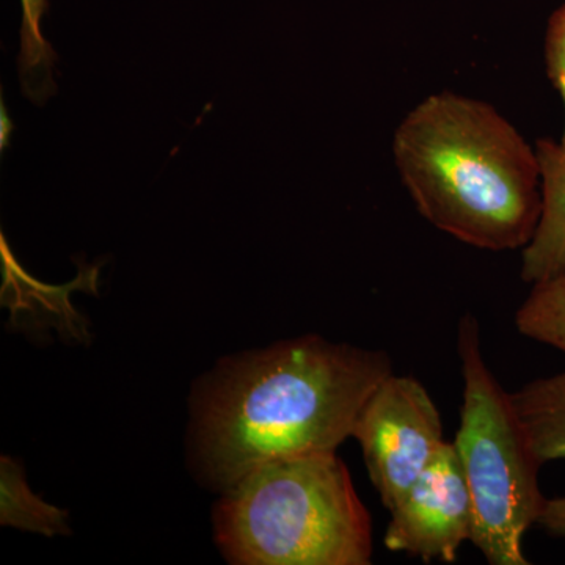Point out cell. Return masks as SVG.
Listing matches in <instances>:
<instances>
[{
  "label": "cell",
  "instance_id": "5b68a950",
  "mask_svg": "<svg viewBox=\"0 0 565 565\" xmlns=\"http://www.w3.org/2000/svg\"><path fill=\"white\" fill-rule=\"evenodd\" d=\"M352 437L386 511L418 481L446 445L440 412L412 375H386L364 403Z\"/></svg>",
  "mask_w": 565,
  "mask_h": 565
},
{
  "label": "cell",
  "instance_id": "6da1fadb",
  "mask_svg": "<svg viewBox=\"0 0 565 565\" xmlns=\"http://www.w3.org/2000/svg\"><path fill=\"white\" fill-rule=\"evenodd\" d=\"M392 373L385 351L318 334L225 360L193 404L196 468L225 492L264 463L337 452L367 397Z\"/></svg>",
  "mask_w": 565,
  "mask_h": 565
},
{
  "label": "cell",
  "instance_id": "ba28073f",
  "mask_svg": "<svg viewBox=\"0 0 565 565\" xmlns=\"http://www.w3.org/2000/svg\"><path fill=\"white\" fill-rule=\"evenodd\" d=\"M509 394L539 462L565 460V371Z\"/></svg>",
  "mask_w": 565,
  "mask_h": 565
},
{
  "label": "cell",
  "instance_id": "7c38bea8",
  "mask_svg": "<svg viewBox=\"0 0 565 565\" xmlns=\"http://www.w3.org/2000/svg\"><path fill=\"white\" fill-rule=\"evenodd\" d=\"M545 62L546 74L559 92L565 109V3L550 18L545 36ZM559 143L565 148V122Z\"/></svg>",
  "mask_w": 565,
  "mask_h": 565
},
{
  "label": "cell",
  "instance_id": "8fae6325",
  "mask_svg": "<svg viewBox=\"0 0 565 565\" xmlns=\"http://www.w3.org/2000/svg\"><path fill=\"white\" fill-rule=\"evenodd\" d=\"M515 327L522 337L565 355V270L533 285L516 310Z\"/></svg>",
  "mask_w": 565,
  "mask_h": 565
},
{
  "label": "cell",
  "instance_id": "4fadbf2b",
  "mask_svg": "<svg viewBox=\"0 0 565 565\" xmlns=\"http://www.w3.org/2000/svg\"><path fill=\"white\" fill-rule=\"evenodd\" d=\"M537 525L555 537H565V494L546 500Z\"/></svg>",
  "mask_w": 565,
  "mask_h": 565
},
{
  "label": "cell",
  "instance_id": "277c9868",
  "mask_svg": "<svg viewBox=\"0 0 565 565\" xmlns=\"http://www.w3.org/2000/svg\"><path fill=\"white\" fill-rule=\"evenodd\" d=\"M473 315L460 318L457 353L463 393L455 448L470 492V542L490 565H527L523 542L537 525L546 498L539 486L542 463L505 392L490 371Z\"/></svg>",
  "mask_w": 565,
  "mask_h": 565
},
{
  "label": "cell",
  "instance_id": "8992f818",
  "mask_svg": "<svg viewBox=\"0 0 565 565\" xmlns=\"http://www.w3.org/2000/svg\"><path fill=\"white\" fill-rule=\"evenodd\" d=\"M390 515L386 550L426 564L455 563L459 550L471 539L473 512L452 441H446Z\"/></svg>",
  "mask_w": 565,
  "mask_h": 565
},
{
  "label": "cell",
  "instance_id": "7a4b0ae2",
  "mask_svg": "<svg viewBox=\"0 0 565 565\" xmlns=\"http://www.w3.org/2000/svg\"><path fill=\"white\" fill-rule=\"evenodd\" d=\"M393 158L430 225L479 250L525 248L542 211L535 148L489 103L434 93L408 111Z\"/></svg>",
  "mask_w": 565,
  "mask_h": 565
},
{
  "label": "cell",
  "instance_id": "3957f363",
  "mask_svg": "<svg viewBox=\"0 0 565 565\" xmlns=\"http://www.w3.org/2000/svg\"><path fill=\"white\" fill-rule=\"evenodd\" d=\"M214 526L233 564H373V520L337 452L255 468L223 492Z\"/></svg>",
  "mask_w": 565,
  "mask_h": 565
},
{
  "label": "cell",
  "instance_id": "9c48e42d",
  "mask_svg": "<svg viewBox=\"0 0 565 565\" xmlns=\"http://www.w3.org/2000/svg\"><path fill=\"white\" fill-rule=\"evenodd\" d=\"M0 523L47 537L71 533L68 512L36 497L20 463L6 456L0 460Z\"/></svg>",
  "mask_w": 565,
  "mask_h": 565
},
{
  "label": "cell",
  "instance_id": "30bf717a",
  "mask_svg": "<svg viewBox=\"0 0 565 565\" xmlns=\"http://www.w3.org/2000/svg\"><path fill=\"white\" fill-rule=\"evenodd\" d=\"M22 28L20 79L22 92L35 104H44L57 92L52 66L57 61L43 33L41 20L47 11V0H21Z\"/></svg>",
  "mask_w": 565,
  "mask_h": 565
},
{
  "label": "cell",
  "instance_id": "52a82bcc",
  "mask_svg": "<svg viewBox=\"0 0 565 565\" xmlns=\"http://www.w3.org/2000/svg\"><path fill=\"white\" fill-rule=\"evenodd\" d=\"M534 148L541 169L542 211L520 267V277L531 286L565 270V148L552 139H541Z\"/></svg>",
  "mask_w": 565,
  "mask_h": 565
}]
</instances>
